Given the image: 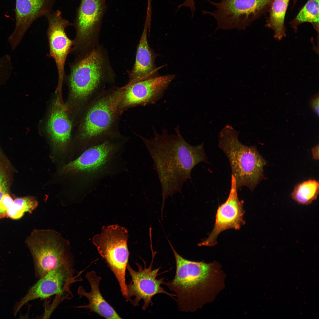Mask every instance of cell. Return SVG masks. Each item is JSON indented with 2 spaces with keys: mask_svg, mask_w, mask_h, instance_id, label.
Instances as JSON below:
<instances>
[{
  "mask_svg": "<svg viewBox=\"0 0 319 319\" xmlns=\"http://www.w3.org/2000/svg\"><path fill=\"white\" fill-rule=\"evenodd\" d=\"M237 190L235 179L232 175L229 196L217 210L212 231L207 238L198 244L199 246H213L217 243V236L221 232L229 229H240L244 222L243 203L238 198Z\"/></svg>",
  "mask_w": 319,
  "mask_h": 319,
  "instance_id": "5bb4252c",
  "label": "cell"
},
{
  "mask_svg": "<svg viewBox=\"0 0 319 319\" xmlns=\"http://www.w3.org/2000/svg\"><path fill=\"white\" fill-rule=\"evenodd\" d=\"M38 202L33 197L17 198L14 200L13 204L7 213V217L14 219L20 218L25 213H31L37 207Z\"/></svg>",
  "mask_w": 319,
  "mask_h": 319,
  "instance_id": "44dd1931",
  "label": "cell"
},
{
  "mask_svg": "<svg viewBox=\"0 0 319 319\" xmlns=\"http://www.w3.org/2000/svg\"><path fill=\"white\" fill-rule=\"evenodd\" d=\"M7 176L5 170L0 165V201L4 193L7 192Z\"/></svg>",
  "mask_w": 319,
  "mask_h": 319,
  "instance_id": "cb8c5ba5",
  "label": "cell"
},
{
  "mask_svg": "<svg viewBox=\"0 0 319 319\" xmlns=\"http://www.w3.org/2000/svg\"><path fill=\"white\" fill-rule=\"evenodd\" d=\"M319 94L318 93L313 96L310 100V106L318 116L319 113Z\"/></svg>",
  "mask_w": 319,
  "mask_h": 319,
  "instance_id": "d4e9b609",
  "label": "cell"
},
{
  "mask_svg": "<svg viewBox=\"0 0 319 319\" xmlns=\"http://www.w3.org/2000/svg\"><path fill=\"white\" fill-rule=\"evenodd\" d=\"M123 87L105 90L86 108L80 128L79 136L88 148L110 139L123 136L119 130L122 115L119 104Z\"/></svg>",
  "mask_w": 319,
  "mask_h": 319,
  "instance_id": "7a4b0ae2",
  "label": "cell"
},
{
  "mask_svg": "<svg viewBox=\"0 0 319 319\" xmlns=\"http://www.w3.org/2000/svg\"><path fill=\"white\" fill-rule=\"evenodd\" d=\"M25 243L32 257L38 279L61 266L74 269V260L68 241L53 230H33Z\"/></svg>",
  "mask_w": 319,
  "mask_h": 319,
  "instance_id": "5b68a950",
  "label": "cell"
},
{
  "mask_svg": "<svg viewBox=\"0 0 319 319\" xmlns=\"http://www.w3.org/2000/svg\"><path fill=\"white\" fill-rule=\"evenodd\" d=\"M151 20L146 17L144 27L136 55L135 63L129 75L128 84L153 77L158 69L155 65V55L149 45L147 38L148 30L150 29Z\"/></svg>",
  "mask_w": 319,
  "mask_h": 319,
  "instance_id": "2e32d148",
  "label": "cell"
},
{
  "mask_svg": "<svg viewBox=\"0 0 319 319\" xmlns=\"http://www.w3.org/2000/svg\"><path fill=\"white\" fill-rule=\"evenodd\" d=\"M153 131V137L150 139L137 136L151 156L160 183L163 214L166 200L176 193H181L185 183L191 179L194 167L201 162H208L204 143L190 145L183 138L179 127L175 128V134H169L165 129L161 134L154 128Z\"/></svg>",
  "mask_w": 319,
  "mask_h": 319,
  "instance_id": "6da1fadb",
  "label": "cell"
},
{
  "mask_svg": "<svg viewBox=\"0 0 319 319\" xmlns=\"http://www.w3.org/2000/svg\"><path fill=\"white\" fill-rule=\"evenodd\" d=\"M318 145L314 147L312 149L313 155L314 159H318Z\"/></svg>",
  "mask_w": 319,
  "mask_h": 319,
  "instance_id": "4316f807",
  "label": "cell"
},
{
  "mask_svg": "<svg viewBox=\"0 0 319 319\" xmlns=\"http://www.w3.org/2000/svg\"><path fill=\"white\" fill-rule=\"evenodd\" d=\"M128 237L126 229L113 225L102 227L101 232L95 235L92 240L99 254L115 276L125 298L127 294L126 272L129 256Z\"/></svg>",
  "mask_w": 319,
  "mask_h": 319,
  "instance_id": "52a82bcc",
  "label": "cell"
},
{
  "mask_svg": "<svg viewBox=\"0 0 319 319\" xmlns=\"http://www.w3.org/2000/svg\"><path fill=\"white\" fill-rule=\"evenodd\" d=\"M56 102L52 109L46 128L54 143L62 147L70 139L71 124L64 107Z\"/></svg>",
  "mask_w": 319,
  "mask_h": 319,
  "instance_id": "ac0fdd59",
  "label": "cell"
},
{
  "mask_svg": "<svg viewBox=\"0 0 319 319\" xmlns=\"http://www.w3.org/2000/svg\"><path fill=\"white\" fill-rule=\"evenodd\" d=\"M85 277L90 286V291L87 292L83 287L80 286L78 289L77 293L80 297H86L88 300L89 303L77 307L89 309L90 312L95 313L105 318L121 319L114 309L104 299L100 292L99 285L101 277L97 275L94 271L87 272Z\"/></svg>",
  "mask_w": 319,
  "mask_h": 319,
  "instance_id": "e0dca14e",
  "label": "cell"
},
{
  "mask_svg": "<svg viewBox=\"0 0 319 319\" xmlns=\"http://www.w3.org/2000/svg\"><path fill=\"white\" fill-rule=\"evenodd\" d=\"M79 274L74 276V269L65 266L49 271L38 279L27 293L16 303L13 308L14 315L15 317L23 306L32 300L45 299L53 295L71 298L70 287L77 281Z\"/></svg>",
  "mask_w": 319,
  "mask_h": 319,
  "instance_id": "8fae6325",
  "label": "cell"
},
{
  "mask_svg": "<svg viewBox=\"0 0 319 319\" xmlns=\"http://www.w3.org/2000/svg\"><path fill=\"white\" fill-rule=\"evenodd\" d=\"M14 200L7 193H4L0 201V219L7 217V213L13 204Z\"/></svg>",
  "mask_w": 319,
  "mask_h": 319,
  "instance_id": "603a6c76",
  "label": "cell"
},
{
  "mask_svg": "<svg viewBox=\"0 0 319 319\" xmlns=\"http://www.w3.org/2000/svg\"><path fill=\"white\" fill-rule=\"evenodd\" d=\"M167 237L175 256L176 269L174 278L165 285L175 293L178 310L184 312H192L194 310L198 290L208 277L210 266L203 262L184 258L176 251Z\"/></svg>",
  "mask_w": 319,
  "mask_h": 319,
  "instance_id": "8992f818",
  "label": "cell"
},
{
  "mask_svg": "<svg viewBox=\"0 0 319 319\" xmlns=\"http://www.w3.org/2000/svg\"><path fill=\"white\" fill-rule=\"evenodd\" d=\"M175 77L173 74L156 76L124 85L119 104L121 112L123 114L129 108L155 103Z\"/></svg>",
  "mask_w": 319,
  "mask_h": 319,
  "instance_id": "7c38bea8",
  "label": "cell"
},
{
  "mask_svg": "<svg viewBox=\"0 0 319 319\" xmlns=\"http://www.w3.org/2000/svg\"><path fill=\"white\" fill-rule=\"evenodd\" d=\"M239 132L227 125L219 135V147L228 158L237 188L245 186L253 191L264 177L266 162L255 146L239 141Z\"/></svg>",
  "mask_w": 319,
  "mask_h": 319,
  "instance_id": "3957f363",
  "label": "cell"
},
{
  "mask_svg": "<svg viewBox=\"0 0 319 319\" xmlns=\"http://www.w3.org/2000/svg\"><path fill=\"white\" fill-rule=\"evenodd\" d=\"M106 0H81L72 25L75 30L70 53L74 57L88 51L92 40L100 30L107 10Z\"/></svg>",
  "mask_w": 319,
  "mask_h": 319,
  "instance_id": "9c48e42d",
  "label": "cell"
},
{
  "mask_svg": "<svg viewBox=\"0 0 319 319\" xmlns=\"http://www.w3.org/2000/svg\"><path fill=\"white\" fill-rule=\"evenodd\" d=\"M183 6L190 8L192 13H194L196 11L194 0H185L183 4L179 5L180 8Z\"/></svg>",
  "mask_w": 319,
  "mask_h": 319,
  "instance_id": "484cf974",
  "label": "cell"
},
{
  "mask_svg": "<svg viewBox=\"0 0 319 319\" xmlns=\"http://www.w3.org/2000/svg\"><path fill=\"white\" fill-rule=\"evenodd\" d=\"M48 22L47 36L49 55L54 60L58 71L59 86L62 84L66 74L64 67L68 55L70 53L74 44L65 32V29L72 25L64 18L59 10L52 11L45 16Z\"/></svg>",
  "mask_w": 319,
  "mask_h": 319,
  "instance_id": "4fadbf2b",
  "label": "cell"
},
{
  "mask_svg": "<svg viewBox=\"0 0 319 319\" xmlns=\"http://www.w3.org/2000/svg\"><path fill=\"white\" fill-rule=\"evenodd\" d=\"M105 61L99 50L93 49L74 58L69 64L70 71L65 75L71 95L87 107L106 89Z\"/></svg>",
  "mask_w": 319,
  "mask_h": 319,
  "instance_id": "277c9868",
  "label": "cell"
},
{
  "mask_svg": "<svg viewBox=\"0 0 319 319\" xmlns=\"http://www.w3.org/2000/svg\"><path fill=\"white\" fill-rule=\"evenodd\" d=\"M56 0H16L15 27L8 38L12 51L15 50L36 19L52 11Z\"/></svg>",
  "mask_w": 319,
  "mask_h": 319,
  "instance_id": "9a60e30c",
  "label": "cell"
},
{
  "mask_svg": "<svg viewBox=\"0 0 319 319\" xmlns=\"http://www.w3.org/2000/svg\"><path fill=\"white\" fill-rule=\"evenodd\" d=\"M151 247L152 258L150 264L148 268H146V263L144 260V268L138 263H136L138 267V271L134 270L128 263L127 266L131 281L129 284H126L127 294L126 300L130 302L133 306H137L139 305L140 300H143L144 304L142 308L144 311L149 305H153L152 298L157 294H164L174 300L175 298L174 297H176L175 294L170 293L161 287L162 284H166L164 278L159 279L156 278L159 275L166 271L158 274L160 267L152 269V264L156 253L153 251L152 246Z\"/></svg>",
  "mask_w": 319,
  "mask_h": 319,
  "instance_id": "30bf717a",
  "label": "cell"
},
{
  "mask_svg": "<svg viewBox=\"0 0 319 319\" xmlns=\"http://www.w3.org/2000/svg\"><path fill=\"white\" fill-rule=\"evenodd\" d=\"M215 7L212 12L204 10V14L213 17L217 30H244L257 17L271 0H221L215 2L206 0Z\"/></svg>",
  "mask_w": 319,
  "mask_h": 319,
  "instance_id": "ba28073f",
  "label": "cell"
},
{
  "mask_svg": "<svg viewBox=\"0 0 319 319\" xmlns=\"http://www.w3.org/2000/svg\"><path fill=\"white\" fill-rule=\"evenodd\" d=\"M319 187L318 182L314 180H309L296 185L291 196L298 203L308 205L317 199Z\"/></svg>",
  "mask_w": 319,
  "mask_h": 319,
  "instance_id": "ffe728a7",
  "label": "cell"
},
{
  "mask_svg": "<svg viewBox=\"0 0 319 319\" xmlns=\"http://www.w3.org/2000/svg\"><path fill=\"white\" fill-rule=\"evenodd\" d=\"M289 0H274L268 26L274 31V38L280 40L286 36L284 21Z\"/></svg>",
  "mask_w": 319,
  "mask_h": 319,
  "instance_id": "d6986e66",
  "label": "cell"
},
{
  "mask_svg": "<svg viewBox=\"0 0 319 319\" xmlns=\"http://www.w3.org/2000/svg\"><path fill=\"white\" fill-rule=\"evenodd\" d=\"M298 24L309 22L313 24L318 30L319 0H310L304 6L296 17Z\"/></svg>",
  "mask_w": 319,
  "mask_h": 319,
  "instance_id": "7402d4cb",
  "label": "cell"
}]
</instances>
